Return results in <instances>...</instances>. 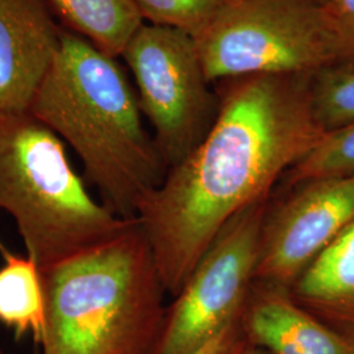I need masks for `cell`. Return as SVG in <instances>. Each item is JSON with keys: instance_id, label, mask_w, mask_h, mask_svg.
Segmentation results:
<instances>
[{"instance_id": "cell-1", "label": "cell", "mask_w": 354, "mask_h": 354, "mask_svg": "<svg viewBox=\"0 0 354 354\" xmlns=\"http://www.w3.org/2000/svg\"><path fill=\"white\" fill-rule=\"evenodd\" d=\"M311 76L227 80L205 138L142 200L136 218L172 298L228 221L272 197L326 136L311 111Z\"/></svg>"}, {"instance_id": "cell-2", "label": "cell", "mask_w": 354, "mask_h": 354, "mask_svg": "<svg viewBox=\"0 0 354 354\" xmlns=\"http://www.w3.org/2000/svg\"><path fill=\"white\" fill-rule=\"evenodd\" d=\"M29 112L75 151L117 216L134 219L142 200L165 180L168 168L122 66L79 35L64 29Z\"/></svg>"}, {"instance_id": "cell-3", "label": "cell", "mask_w": 354, "mask_h": 354, "mask_svg": "<svg viewBox=\"0 0 354 354\" xmlns=\"http://www.w3.org/2000/svg\"><path fill=\"white\" fill-rule=\"evenodd\" d=\"M44 354H151L167 294L140 223L41 270Z\"/></svg>"}, {"instance_id": "cell-4", "label": "cell", "mask_w": 354, "mask_h": 354, "mask_svg": "<svg viewBox=\"0 0 354 354\" xmlns=\"http://www.w3.org/2000/svg\"><path fill=\"white\" fill-rule=\"evenodd\" d=\"M0 209L12 216L41 270L108 241L133 221L91 196L64 140L29 111L0 113Z\"/></svg>"}, {"instance_id": "cell-5", "label": "cell", "mask_w": 354, "mask_h": 354, "mask_svg": "<svg viewBox=\"0 0 354 354\" xmlns=\"http://www.w3.org/2000/svg\"><path fill=\"white\" fill-rule=\"evenodd\" d=\"M196 41L212 84L251 75H313L340 62L319 0H232Z\"/></svg>"}, {"instance_id": "cell-6", "label": "cell", "mask_w": 354, "mask_h": 354, "mask_svg": "<svg viewBox=\"0 0 354 354\" xmlns=\"http://www.w3.org/2000/svg\"><path fill=\"white\" fill-rule=\"evenodd\" d=\"M121 57L169 169L200 145L218 112L219 99L210 88L197 41L176 28L143 23Z\"/></svg>"}, {"instance_id": "cell-7", "label": "cell", "mask_w": 354, "mask_h": 354, "mask_svg": "<svg viewBox=\"0 0 354 354\" xmlns=\"http://www.w3.org/2000/svg\"><path fill=\"white\" fill-rule=\"evenodd\" d=\"M270 197L230 219L167 307L151 354H192L241 320L254 283Z\"/></svg>"}, {"instance_id": "cell-8", "label": "cell", "mask_w": 354, "mask_h": 354, "mask_svg": "<svg viewBox=\"0 0 354 354\" xmlns=\"http://www.w3.org/2000/svg\"><path fill=\"white\" fill-rule=\"evenodd\" d=\"M266 210L254 281L290 289L354 223V175L299 183Z\"/></svg>"}, {"instance_id": "cell-9", "label": "cell", "mask_w": 354, "mask_h": 354, "mask_svg": "<svg viewBox=\"0 0 354 354\" xmlns=\"http://www.w3.org/2000/svg\"><path fill=\"white\" fill-rule=\"evenodd\" d=\"M62 33L48 0H0V113L29 111Z\"/></svg>"}, {"instance_id": "cell-10", "label": "cell", "mask_w": 354, "mask_h": 354, "mask_svg": "<svg viewBox=\"0 0 354 354\" xmlns=\"http://www.w3.org/2000/svg\"><path fill=\"white\" fill-rule=\"evenodd\" d=\"M247 342L270 354H354V346L297 304L288 288L254 281L241 313Z\"/></svg>"}, {"instance_id": "cell-11", "label": "cell", "mask_w": 354, "mask_h": 354, "mask_svg": "<svg viewBox=\"0 0 354 354\" xmlns=\"http://www.w3.org/2000/svg\"><path fill=\"white\" fill-rule=\"evenodd\" d=\"M289 291L297 304L354 346V223Z\"/></svg>"}, {"instance_id": "cell-12", "label": "cell", "mask_w": 354, "mask_h": 354, "mask_svg": "<svg viewBox=\"0 0 354 354\" xmlns=\"http://www.w3.org/2000/svg\"><path fill=\"white\" fill-rule=\"evenodd\" d=\"M0 324L16 337L30 335L42 344L46 332V304L41 269L28 254L11 252L0 241Z\"/></svg>"}, {"instance_id": "cell-13", "label": "cell", "mask_w": 354, "mask_h": 354, "mask_svg": "<svg viewBox=\"0 0 354 354\" xmlns=\"http://www.w3.org/2000/svg\"><path fill=\"white\" fill-rule=\"evenodd\" d=\"M67 30L86 38L99 50L121 57L145 21L133 0H48Z\"/></svg>"}, {"instance_id": "cell-14", "label": "cell", "mask_w": 354, "mask_h": 354, "mask_svg": "<svg viewBox=\"0 0 354 354\" xmlns=\"http://www.w3.org/2000/svg\"><path fill=\"white\" fill-rule=\"evenodd\" d=\"M311 104L317 124L335 131L354 122V62L319 70L311 83Z\"/></svg>"}, {"instance_id": "cell-15", "label": "cell", "mask_w": 354, "mask_h": 354, "mask_svg": "<svg viewBox=\"0 0 354 354\" xmlns=\"http://www.w3.org/2000/svg\"><path fill=\"white\" fill-rule=\"evenodd\" d=\"M354 175V122L327 133L279 181L283 189L314 178Z\"/></svg>"}, {"instance_id": "cell-16", "label": "cell", "mask_w": 354, "mask_h": 354, "mask_svg": "<svg viewBox=\"0 0 354 354\" xmlns=\"http://www.w3.org/2000/svg\"><path fill=\"white\" fill-rule=\"evenodd\" d=\"M232 0H133L143 21L200 37Z\"/></svg>"}, {"instance_id": "cell-17", "label": "cell", "mask_w": 354, "mask_h": 354, "mask_svg": "<svg viewBox=\"0 0 354 354\" xmlns=\"http://www.w3.org/2000/svg\"><path fill=\"white\" fill-rule=\"evenodd\" d=\"M340 62H354V0H326Z\"/></svg>"}, {"instance_id": "cell-18", "label": "cell", "mask_w": 354, "mask_h": 354, "mask_svg": "<svg viewBox=\"0 0 354 354\" xmlns=\"http://www.w3.org/2000/svg\"><path fill=\"white\" fill-rule=\"evenodd\" d=\"M247 339L241 327V320L218 335L214 340L192 354H239L247 346Z\"/></svg>"}, {"instance_id": "cell-19", "label": "cell", "mask_w": 354, "mask_h": 354, "mask_svg": "<svg viewBox=\"0 0 354 354\" xmlns=\"http://www.w3.org/2000/svg\"><path fill=\"white\" fill-rule=\"evenodd\" d=\"M239 354H270L268 353L264 349H261V348H259V346H254V345H251L250 342L247 344V346L241 351Z\"/></svg>"}, {"instance_id": "cell-20", "label": "cell", "mask_w": 354, "mask_h": 354, "mask_svg": "<svg viewBox=\"0 0 354 354\" xmlns=\"http://www.w3.org/2000/svg\"><path fill=\"white\" fill-rule=\"evenodd\" d=\"M319 1H320V3H323V4L326 3V0H319Z\"/></svg>"}, {"instance_id": "cell-21", "label": "cell", "mask_w": 354, "mask_h": 354, "mask_svg": "<svg viewBox=\"0 0 354 354\" xmlns=\"http://www.w3.org/2000/svg\"><path fill=\"white\" fill-rule=\"evenodd\" d=\"M0 354H4V353H3V352H1V351H0Z\"/></svg>"}]
</instances>
